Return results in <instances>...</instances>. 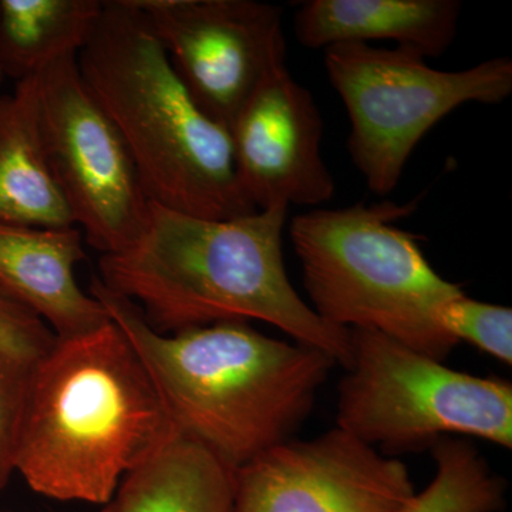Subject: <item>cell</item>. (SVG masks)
Wrapping results in <instances>:
<instances>
[{"label": "cell", "mask_w": 512, "mask_h": 512, "mask_svg": "<svg viewBox=\"0 0 512 512\" xmlns=\"http://www.w3.org/2000/svg\"><path fill=\"white\" fill-rule=\"evenodd\" d=\"M97 512H114V505L113 503L104 505V507H101Z\"/></svg>", "instance_id": "44dd1931"}, {"label": "cell", "mask_w": 512, "mask_h": 512, "mask_svg": "<svg viewBox=\"0 0 512 512\" xmlns=\"http://www.w3.org/2000/svg\"><path fill=\"white\" fill-rule=\"evenodd\" d=\"M77 66L151 202L210 220L256 211L239 184L228 128L192 99L134 0L104 2Z\"/></svg>", "instance_id": "277c9868"}, {"label": "cell", "mask_w": 512, "mask_h": 512, "mask_svg": "<svg viewBox=\"0 0 512 512\" xmlns=\"http://www.w3.org/2000/svg\"><path fill=\"white\" fill-rule=\"evenodd\" d=\"M414 495L406 464L338 426L234 473V512H400Z\"/></svg>", "instance_id": "30bf717a"}, {"label": "cell", "mask_w": 512, "mask_h": 512, "mask_svg": "<svg viewBox=\"0 0 512 512\" xmlns=\"http://www.w3.org/2000/svg\"><path fill=\"white\" fill-rule=\"evenodd\" d=\"M286 215L288 208H271L210 220L150 202L136 239L100 256L97 278L165 335L225 320H261L349 369L350 330L320 319L286 274Z\"/></svg>", "instance_id": "6da1fadb"}, {"label": "cell", "mask_w": 512, "mask_h": 512, "mask_svg": "<svg viewBox=\"0 0 512 512\" xmlns=\"http://www.w3.org/2000/svg\"><path fill=\"white\" fill-rule=\"evenodd\" d=\"M0 224L76 227L43 150L35 77L0 93Z\"/></svg>", "instance_id": "5bb4252c"}, {"label": "cell", "mask_w": 512, "mask_h": 512, "mask_svg": "<svg viewBox=\"0 0 512 512\" xmlns=\"http://www.w3.org/2000/svg\"><path fill=\"white\" fill-rule=\"evenodd\" d=\"M100 0H0V72L35 77L67 56H77L99 25Z\"/></svg>", "instance_id": "2e32d148"}, {"label": "cell", "mask_w": 512, "mask_h": 512, "mask_svg": "<svg viewBox=\"0 0 512 512\" xmlns=\"http://www.w3.org/2000/svg\"><path fill=\"white\" fill-rule=\"evenodd\" d=\"M77 227L0 224V286L49 326L56 339L84 335L109 322L106 309L76 278L86 258Z\"/></svg>", "instance_id": "7c38bea8"}, {"label": "cell", "mask_w": 512, "mask_h": 512, "mask_svg": "<svg viewBox=\"0 0 512 512\" xmlns=\"http://www.w3.org/2000/svg\"><path fill=\"white\" fill-rule=\"evenodd\" d=\"M228 131L239 184L256 211L315 207L333 197L318 104L285 62L266 74Z\"/></svg>", "instance_id": "8fae6325"}, {"label": "cell", "mask_w": 512, "mask_h": 512, "mask_svg": "<svg viewBox=\"0 0 512 512\" xmlns=\"http://www.w3.org/2000/svg\"><path fill=\"white\" fill-rule=\"evenodd\" d=\"M114 512H234V471L174 434L121 481Z\"/></svg>", "instance_id": "9a60e30c"}, {"label": "cell", "mask_w": 512, "mask_h": 512, "mask_svg": "<svg viewBox=\"0 0 512 512\" xmlns=\"http://www.w3.org/2000/svg\"><path fill=\"white\" fill-rule=\"evenodd\" d=\"M460 12L458 0H309L296 12L295 33L309 49L394 40L429 59L453 45Z\"/></svg>", "instance_id": "4fadbf2b"}, {"label": "cell", "mask_w": 512, "mask_h": 512, "mask_svg": "<svg viewBox=\"0 0 512 512\" xmlns=\"http://www.w3.org/2000/svg\"><path fill=\"white\" fill-rule=\"evenodd\" d=\"M436 476L400 512H500L507 484L470 440L444 437L430 447Z\"/></svg>", "instance_id": "e0dca14e"}, {"label": "cell", "mask_w": 512, "mask_h": 512, "mask_svg": "<svg viewBox=\"0 0 512 512\" xmlns=\"http://www.w3.org/2000/svg\"><path fill=\"white\" fill-rule=\"evenodd\" d=\"M3 80H5V77H3L2 72H0V86H2Z\"/></svg>", "instance_id": "7402d4cb"}, {"label": "cell", "mask_w": 512, "mask_h": 512, "mask_svg": "<svg viewBox=\"0 0 512 512\" xmlns=\"http://www.w3.org/2000/svg\"><path fill=\"white\" fill-rule=\"evenodd\" d=\"M35 80L43 150L74 225L101 255L119 252L150 210L136 164L84 84L77 56L57 60Z\"/></svg>", "instance_id": "ba28073f"}, {"label": "cell", "mask_w": 512, "mask_h": 512, "mask_svg": "<svg viewBox=\"0 0 512 512\" xmlns=\"http://www.w3.org/2000/svg\"><path fill=\"white\" fill-rule=\"evenodd\" d=\"M325 69L352 124L350 156L377 195L396 190L414 148L447 114L512 93L508 57L444 72L410 50L340 43L325 49Z\"/></svg>", "instance_id": "52a82bcc"}, {"label": "cell", "mask_w": 512, "mask_h": 512, "mask_svg": "<svg viewBox=\"0 0 512 512\" xmlns=\"http://www.w3.org/2000/svg\"><path fill=\"white\" fill-rule=\"evenodd\" d=\"M417 202L356 204L296 215L291 239L320 319L383 333L444 362L458 345L441 326L444 303L463 293L437 274L417 237L394 227Z\"/></svg>", "instance_id": "5b68a950"}, {"label": "cell", "mask_w": 512, "mask_h": 512, "mask_svg": "<svg viewBox=\"0 0 512 512\" xmlns=\"http://www.w3.org/2000/svg\"><path fill=\"white\" fill-rule=\"evenodd\" d=\"M55 342L49 326L0 286V349L36 363Z\"/></svg>", "instance_id": "ffe728a7"}, {"label": "cell", "mask_w": 512, "mask_h": 512, "mask_svg": "<svg viewBox=\"0 0 512 512\" xmlns=\"http://www.w3.org/2000/svg\"><path fill=\"white\" fill-rule=\"evenodd\" d=\"M198 107L229 127L285 62L282 9L255 0H134Z\"/></svg>", "instance_id": "9c48e42d"}, {"label": "cell", "mask_w": 512, "mask_h": 512, "mask_svg": "<svg viewBox=\"0 0 512 512\" xmlns=\"http://www.w3.org/2000/svg\"><path fill=\"white\" fill-rule=\"evenodd\" d=\"M89 292L136 350L175 433L234 473L292 440L336 365L322 350L271 338L247 320L165 335L97 276Z\"/></svg>", "instance_id": "7a4b0ae2"}, {"label": "cell", "mask_w": 512, "mask_h": 512, "mask_svg": "<svg viewBox=\"0 0 512 512\" xmlns=\"http://www.w3.org/2000/svg\"><path fill=\"white\" fill-rule=\"evenodd\" d=\"M174 434L146 367L109 320L56 339L33 366L16 473L50 500L104 507Z\"/></svg>", "instance_id": "3957f363"}, {"label": "cell", "mask_w": 512, "mask_h": 512, "mask_svg": "<svg viewBox=\"0 0 512 512\" xmlns=\"http://www.w3.org/2000/svg\"><path fill=\"white\" fill-rule=\"evenodd\" d=\"M336 426L383 454L476 437L512 448V384L450 369L375 330L352 329Z\"/></svg>", "instance_id": "8992f818"}, {"label": "cell", "mask_w": 512, "mask_h": 512, "mask_svg": "<svg viewBox=\"0 0 512 512\" xmlns=\"http://www.w3.org/2000/svg\"><path fill=\"white\" fill-rule=\"evenodd\" d=\"M35 363L0 349V493L16 473Z\"/></svg>", "instance_id": "d6986e66"}, {"label": "cell", "mask_w": 512, "mask_h": 512, "mask_svg": "<svg viewBox=\"0 0 512 512\" xmlns=\"http://www.w3.org/2000/svg\"><path fill=\"white\" fill-rule=\"evenodd\" d=\"M439 319L458 343L464 340L511 366L512 311L507 306L477 301L463 292L444 303Z\"/></svg>", "instance_id": "ac0fdd59"}]
</instances>
